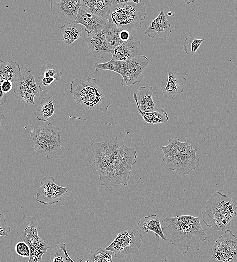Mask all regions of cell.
Segmentation results:
<instances>
[{
	"label": "cell",
	"instance_id": "6da1fadb",
	"mask_svg": "<svg viewBox=\"0 0 237 262\" xmlns=\"http://www.w3.org/2000/svg\"><path fill=\"white\" fill-rule=\"evenodd\" d=\"M90 148L94 157L91 168L101 185L107 189L127 186L132 167L136 163V151L126 146L118 137L93 142Z\"/></svg>",
	"mask_w": 237,
	"mask_h": 262
},
{
	"label": "cell",
	"instance_id": "7a4b0ae2",
	"mask_svg": "<svg viewBox=\"0 0 237 262\" xmlns=\"http://www.w3.org/2000/svg\"><path fill=\"white\" fill-rule=\"evenodd\" d=\"M162 231L169 241L185 254L189 249L199 251L200 243L206 241L207 235L201 226L200 218L183 215L162 219Z\"/></svg>",
	"mask_w": 237,
	"mask_h": 262
},
{
	"label": "cell",
	"instance_id": "3957f363",
	"mask_svg": "<svg viewBox=\"0 0 237 262\" xmlns=\"http://www.w3.org/2000/svg\"><path fill=\"white\" fill-rule=\"evenodd\" d=\"M166 146L160 145L164 158L169 170L175 172L177 175H188L196 168L200 158L197 156V149L187 140L181 142L179 139H169Z\"/></svg>",
	"mask_w": 237,
	"mask_h": 262
},
{
	"label": "cell",
	"instance_id": "277c9868",
	"mask_svg": "<svg viewBox=\"0 0 237 262\" xmlns=\"http://www.w3.org/2000/svg\"><path fill=\"white\" fill-rule=\"evenodd\" d=\"M205 210L201 212L202 221L208 227L222 231L234 218L237 206L231 198L216 191L205 202Z\"/></svg>",
	"mask_w": 237,
	"mask_h": 262
},
{
	"label": "cell",
	"instance_id": "5b68a950",
	"mask_svg": "<svg viewBox=\"0 0 237 262\" xmlns=\"http://www.w3.org/2000/svg\"><path fill=\"white\" fill-rule=\"evenodd\" d=\"M70 92L76 103L83 108L105 112L111 105L93 78L88 77L86 81L74 79L71 83Z\"/></svg>",
	"mask_w": 237,
	"mask_h": 262
},
{
	"label": "cell",
	"instance_id": "8992f818",
	"mask_svg": "<svg viewBox=\"0 0 237 262\" xmlns=\"http://www.w3.org/2000/svg\"><path fill=\"white\" fill-rule=\"evenodd\" d=\"M113 6L108 21L131 32L142 27L146 15V6L141 1L112 0Z\"/></svg>",
	"mask_w": 237,
	"mask_h": 262
},
{
	"label": "cell",
	"instance_id": "52a82bcc",
	"mask_svg": "<svg viewBox=\"0 0 237 262\" xmlns=\"http://www.w3.org/2000/svg\"><path fill=\"white\" fill-rule=\"evenodd\" d=\"M60 133V127L51 123L34 126L30 132L29 140L34 143L36 155L50 160L59 158L62 154Z\"/></svg>",
	"mask_w": 237,
	"mask_h": 262
},
{
	"label": "cell",
	"instance_id": "ba28073f",
	"mask_svg": "<svg viewBox=\"0 0 237 262\" xmlns=\"http://www.w3.org/2000/svg\"><path fill=\"white\" fill-rule=\"evenodd\" d=\"M148 64V58L143 55L126 61H118L111 59L107 62L96 63L94 67L95 70L98 72L105 70L120 74L122 77L120 84L131 87L132 85L141 82L144 78L143 72Z\"/></svg>",
	"mask_w": 237,
	"mask_h": 262
},
{
	"label": "cell",
	"instance_id": "9c48e42d",
	"mask_svg": "<svg viewBox=\"0 0 237 262\" xmlns=\"http://www.w3.org/2000/svg\"><path fill=\"white\" fill-rule=\"evenodd\" d=\"M143 236L135 229L125 228L118 231L114 240L105 249L121 258L137 252L142 245Z\"/></svg>",
	"mask_w": 237,
	"mask_h": 262
},
{
	"label": "cell",
	"instance_id": "30bf717a",
	"mask_svg": "<svg viewBox=\"0 0 237 262\" xmlns=\"http://www.w3.org/2000/svg\"><path fill=\"white\" fill-rule=\"evenodd\" d=\"M211 250V262H236V236L230 230H226L215 241Z\"/></svg>",
	"mask_w": 237,
	"mask_h": 262
},
{
	"label": "cell",
	"instance_id": "8fae6325",
	"mask_svg": "<svg viewBox=\"0 0 237 262\" xmlns=\"http://www.w3.org/2000/svg\"><path fill=\"white\" fill-rule=\"evenodd\" d=\"M52 176L44 177L40 181V186L37 187L36 200L40 203L51 205L59 202L68 191L66 187L55 183Z\"/></svg>",
	"mask_w": 237,
	"mask_h": 262
},
{
	"label": "cell",
	"instance_id": "7c38bea8",
	"mask_svg": "<svg viewBox=\"0 0 237 262\" xmlns=\"http://www.w3.org/2000/svg\"><path fill=\"white\" fill-rule=\"evenodd\" d=\"M40 88L37 85L35 77L30 71L24 72L16 84L14 89L15 97L27 103L35 105L34 97L39 96Z\"/></svg>",
	"mask_w": 237,
	"mask_h": 262
},
{
	"label": "cell",
	"instance_id": "4fadbf2b",
	"mask_svg": "<svg viewBox=\"0 0 237 262\" xmlns=\"http://www.w3.org/2000/svg\"><path fill=\"white\" fill-rule=\"evenodd\" d=\"M50 4L51 13L64 24L74 22L81 7L80 0H51Z\"/></svg>",
	"mask_w": 237,
	"mask_h": 262
},
{
	"label": "cell",
	"instance_id": "5bb4252c",
	"mask_svg": "<svg viewBox=\"0 0 237 262\" xmlns=\"http://www.w3.org/2000/svg\"><path fill=\"white\" fill-rule=\"evenodd\" d=\"M84 41L87 43L92 57L105 59L110 53V50L102 31L87 34V37L85 38Z\"/></svg>",
	"mask_w": 237,
	"mask_h": 262
},
{
	"label": "cell",
	"instance_id": "9a60e30c",
	"mask_svg": "<svg viewBox=\"0 0 237 262\" xmlns=\"http://www.w3.org/2000/svg\"><path fill=\"white\" fill-rule=\"evenodd\" d=\"M172 32L163 8H161L158 16L149 21L148 27L144 33L151 38L155 37L168 39Z\"/></svg>",
	"mask_w": 237,
	"mask_h": 262
},
{
	"label": "cell",
	"instance_id": "2e32d148",
	"mask_svg": "<svg viewBox=\"0 0 237 262\" xmlns=\"http://www.w3.org/2000/svg\"><path fill=\"white\" fill-rule=\"evenodd\" d=\"M112 59L118 61H126L143 55L141 43L134 39L124 42L120 45L110 50Z\"/></svg>",
	"mask_w": 237,
	"mask_h": 262
},
{
	"label": "cell",
	"instance_id": "e0dca14e",
	"mask_svg": "<svg viewBox=\"0 0 237 262\" xmlns=\"http://www.w3.org/2000/svg\"><path fill=\"white\" fill-rule=\"evenodd\" d=\"M108 20L88 13L81 7L79 9L75 20L77 24L85 26L87 34L92 32H99L103 30Z\"/></svg>",
	"mask_w": 237,
	"mask_h": 262
},
{
	"label": "cell",
	"instance_id": "ac0fdd59",
	"mask_svg": "<svg viewBox=\"0 0 237 262\" xmlns=\"http://www.w3.org/2000/svg\"><path fill=\"white\" fill-rule=\"evenodd\" d=\"M38 220L34 216H24L18 221L16 228V233L21 241H27L37 237Z\"/></svg>",
	"mask_w": 237,
	"mask_h": 262
},
{
	"label": "cell",
	"instance_id": "d6986e66",
	"mask_svg": "<svg viewBox=\"0 0 237 262\" xmlns=\"http://www.w3.org/2000/svg\"><path fill=\"white\" fill-rule=\"evenodd\" d=\"M81 3L87 12L108 20L113 6L112 0H83Z\"/></svg>",
	"mask_w": 237,
	"mask_h": 262
},
{
	"label": "cell",
	"instance_id": "ffe728a7",
	"mask_svg": "<svg viewBox=\"0 0 237 262\" xmlns=\"http://www.w3.org/2000/svg\"><path fill=\"white\" fill-rule=\"evenodd\" d=\"M153 87L151 86H142L133 93V98L137 107L143 112H149L155 110L156 106L152 95Z\"/></svg>",
	"mask_w": 237,
	"mask_h": 262
},
{
	"label": "cell",
	"instance_id": "44dd1931",
	"mask_svg": "<svg viewBox=\"0 0 237 262\" xmlns=\"http://www.w3.org/2000/svg\"><path fill=\"white\" fill-rule=\"evenodd\" d=\"M186 82V78L180 73L170 70L166 86L162 90V93L173 98L176 95L184 91Z\"/></svg>",
	"mask_w": 237,
	"mask_h": 262
},
{
	"label": "cell",
	"instance_id": "7402d4cb",
	"mask_svg": "<svg viewBox=\"0 0 237 262\" xmlns=\"http://www.w3.org/2000/svg\"><path fill=\"white\" fill-rule=\"evenodd\" d=\"M137 226L143 233H147L149 231H152L155 236L159 237L162 240L166 241L157 215L152 214L145 216L138 222Z\"/></svg>",
	"mask_w": 237,
	"mask_h": 262
},
{
	"label": "cell",
	"instance_id": "603a6c76",
	"mask_svg": "<svg viewBox=\"0 0 237 262\" xmlns=\"http://www.w3.org/2000/svg\"><path fill=\"white\" fill-rule=\"evenodd\" d=\"M21 75L20 65L16 61L0 60V84L6 80L16 84Z\"/></svg>",
	"mask_w": 237,
	"mask_h": 262
},
{
	"label": "cell",
	"instance_id": "cb8c5ba5",
	"mask_svg": "<svg viewBox=\"0 0 237 262\" xmlns=\"http://www.w3.org/2000/svg\"><path fill=\"white\" fill-rule=\"evenodd\" d=\"M55 108L52 99L49 96L43 97L39 106L33 110L34 114L39 121L46 122L54 114Z\"/></svg>",
	"mask_w": 237,
	"mask_h": 262
},
{
	"label": "cell",
	"instance_id": "d4e9b609",
	"mask_svg": "<svg viewBox=\"0 0 237 262\" xmlns=\"http://www.w3.org/2000/svg\"><path fill=\"white\" fill-rule=\"evenodd\" d=\"M123 28L116 25L109 21L107 23L103 29L107 45L109 49L112 50L123 42L120 38V33Z\"/></svg>",
	"mask_w": 237,
	"mask_h": 262
},
{
	"label": "cell",
	"instance_id": "484cf974",
	"mask_svg": "<svg viewBox=\"0 0 237 262\" xmlns=\"http://www.w3.org/2000/svg\"><path fill=\"white\" fill-rule=\"evenodd\" d=\"M63 34L62 39L65 43L70 45L78 39L81 36L83 28L75 22L71 24H64L61 27Z\"/></svg>",
	"mask_w": 237,
	"mask_h": 262
},
{
	"label": "cell",
	"instance_id": "4316f807",
	"mask_svg": "<svg viewBox=\"0 0 237 262\" xmlns=\"http://www.w3.org/2000/svg\"><path fill=\"white\" fill-rule=\"evenodd\" d=\"M137 111L143 118L144 121L148 124L163 123L169 120L167 112L161 108L156 109L152 112H145L142 111L137 107Z\"/></svg>",
	"mask_w": 237,
	"mask_h": 262
},
{
	"label": "cell",
	"instance_id": "83f0119b",
	"mask_svg": "<svg viewBox=\"0 0 237 262\" xmlns=\"http://www.w3.org/2000/svg\"><path fill=\"white\" fill-rule=\"evenodd\" d=\"M113 254L111 251L95 247L91 250L88 260L89 262H113Z\"/></svg>",
	"mask_w": 237,
	"mask_h": 262
},
{
	"label": "cell",
	"instance_id": "f1b7e54d",
	"mask_svg": "<svg viewBox=\"0 0 237 262\" xmlns=\"http://www.w3.org/2000/svg\"><path fill=\"white\" fill-rule=\"evenodd\" d=\"M204 40V38L198 39L189 34L183 43L184 50L187 54L193 55Z\"/></svg>",
	"mask_w": 237,
	"mask_h": 262
},
{
	"label": "cell",
	"instance_id": "f546056e",
	"mask_svg": "<svg viewBox=\"0 0 237 262\" xmlns=\"http://www.w3.org/2000/svg\"><path fill=\"white\" fill-rule=\"evenodd\" d=\"M40 75L45 77H54L57 81L61 80L62 72L55 65L47 63L43 65L40 68Z\"/></svg>",
	"mask_w": 237,
	"mask_h": 262
},
{
	"label": "cell",
	"instance_id": "4dcf8cb0",
	"mask_svg": "<svg viewBox=\"0 0 237 262\" xmlns=\"http://www.w3.org/2000/svg\"><path fill=\"white\" fill-rule=\"evenodd\" d=\"M38 79L40 90L44 93H48L54 88L55 81H57L54 77H45L41 75L38 77Z\"/></svg>",
	"mask_w": 237,
	"mask_h": 262
},
{
	"label": "cell",
	"instance_id": "1f68e13d",
	"mask_svg": "<svg viewBox=\"0 0 237 262\" xmlns=\"http://www.w3.org/2000/svg\"><path fill=\"white\" fill-rule=\"evenodd\" d=\"M15 249L18 255L23 257H29L30 249L26 243L22 241L18 242L15 245Z\"/></svg>",
	"mask_w": 237,
	"mask_h": 262
},
{
	"label": "cell",
	"instance_id": "d6a6232c",
	"mask_svg": "<svg viewBox=\"0 0 237 262\" xmlns=\"http://www.w3.org/2000/svg\"><path fill=\"white\" fill-rule=\"evenodd\" d=\"M51 262H65L64 253L60 248L54 247L50 252Z\"/></svg>",
	"mask_w": 237,
	"mask_h": 262
},
{
	"label": "cell",
	"instance_id": "836d02e7",
	"mask_svg": "<svg viewBox=\"0 0 237 262\" xmlns=\"http://www.w3.org/2000/svg\"><path fill=\"white\" fill-rule=\"evenodd\" d=\"M11 229V227L6 223L4 215L0 213V236L7 237Z\"/></svg>",
	"mask_w": 237,
	"mask_h": 262
},
{
	"label": "cell",
	"instance_id": "e575fe53",
	"mask_svg": "<svg viewBox=\"0 0 237 262\" xmlns=\"http://www.w3.org/2000/svg\"><path fill=\"white\" fill-rule=\"evenodd\" d=\"M119 36L123 42L133 39V36L131 34V32L124 29L121 31Z\"/></svg>",
	"mask_w": 237,
	"mask_h": 262
},
{
	"label": "cell",
	"instance_id": "d590c367",
	"mask_svg": "<svg viewBox=\"0 0 237 262\" xmlns=\"http://www.w3.org/2000/svg\"><path fill=\"white\" fill-rule=\"evenodd\" d=\"M0 86L3 92L6 94L12 89L13 85L11 81L6 80L1 83Z\"/></svg>",
	"mask_w": 237,
	"mask_h": 262
},
{
	"label": "cell",
	"instance_id": "8d00e7d4",
	"mask_svg": "<svg viewBox=\"0 0 237 262\" xmlns=\"http://www.w3.org/2000/svg\"><path fill=\"white\" fill-rule=\"evenodd\" d=\"M55 247L60 248L64 253L65 262H74L73 259L68 255L67 249L66 245L64 243H59L55 245Z\"/></svg>",
	"mask_w": 237,
	"mask_h": 262
},
{
	"label": "cell",
	"instance_id": "74e56055",
	"mask_svg": "<svg viewBox=\"0 0 237 262\" xmlns=\"http://www.w3.org/2000/svg\"><path fill=\"white\" fill-rule=\"evenodd\" d=\"M7 99V95L2 90L0 86V106L5 103Z\"/></svg>",
	"mask_w": 237,
	"mask_h": 262
},
{
	"label": "cell",
	"instance_id": "f35d334b",
	"mask_svg": "<svg viewBox=\"0 0 237 262\" xmlns=\"http://www.w3.org/2000/svg\"><path fill=\"white\" fill-rule=\"evenodd\" d=\"M4 118V115L3 114H0V127H1V123L2 120Z\"/></svg>",
	"mask_w": 237,
	"mask_h": 262
},
{
	"label": "cell",
	"instance_id": "ab89813d",
	"mask_svg": "<svg viewBox=\"0 0 237 262\" xmlns=\"http://www.w3.org/2000/svg\"><path fill=\"white\" fill-rule=\"evenodd\" d=\"M234 20H235V21H236L237 22V14H236V15H235Z\"/></svg>",
	"mask_w": 237,
	"mask_h": 262
},
{
	"label": "cell",
	"instance_id": "60d3db41",
	"mask_svg": "<svg viewBox=\"0 0 237 262\" xmlns=\"http://www.w3.org/2000/svg\"><path fill=\"white\" fill-rule=\"evenodd\" d=\"M80 262H89L88 260H86L85 261H83V260H81Z\"/></svg>",
	"mask_w": 237,
	"mask_h": 262
},
{
	"label": "cell",
	"instance_id": "b9f144b4",
	"mask_svg": "<svg viewBox=\"0 0 237 262\" xmlns=\"http://www.w3.org/2000/svg\"><path fill=\"white\" fill-rule=\"evenodd\" d=\"M0 39H1V36H0Z\"/></svg>",
	"mask_w": 237,
	"mask_h": 262
}]
</instances>
